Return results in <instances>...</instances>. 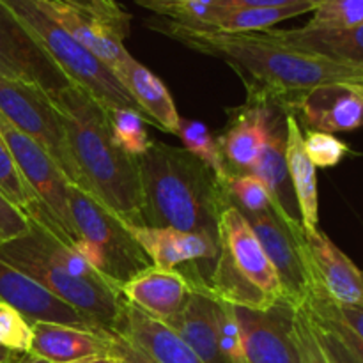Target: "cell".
Segmentation results:
<instances>
[{
    "mask_svg": "<svg viewBox=\"0 0 363 363\" xmlns=\"http://www.w3.org/2000/svg\"><path fill=\"white\" fill-rule=\"evenodd\" d=\"M303 145L308 160L315 169H332L342 162L346 156L353 155L346 142L339 140L335 135L323 131L307 130L303 133Z\"/></svg>",
    "mask_w": 363,
    "mask_h": 363,
    "instance_id": "obj_35",
    "label": "cell"
},
{
    "mask_svg": "<svg viewBox=\"0 0 363 363\" xmlns=\"http://www.w3.org/2000/svg\"><path fill=\"white\" fill-rule=\"evenodd\" d=\"M112 332L126 335L158 363H204L172 328L144 314L126 300L123 303L119 323Z\"/></svg>",
    "mask_w": 363,
    "mask_h": 363,
    "instance_id": "obj_23",
    "label": "cell"
},
{
    "mask_svg": "<svg viewBox=\"0 0 363 363\" xmlns=\"http://www.w3.org/2000/svg\"><path fill=\"white\" fill-rule=\"evenodd\" d=\"M144 225L172 227L218 241L220 216L229 208L225 183L186 149L152 140L137 158Z\"/></svg>",
    "mask_w": 363,
    "mask_h": 363,
    "instance_id": "obj_3",
    "label": "cell"
},
{
    "mask_svg": "<svg viewBox=\"0 0 363 363\" xmlns=\"http://www.w3.org/2000/svg\"><path fill=\"white\" fill-rule=\"evenodd\" d=\"M357 87H358V91H360L362 94H363V85H357Z\"/></svg>",
    "mask_w": 363,
    "mask_h": 363,
    "instance_id": "obj_45",
    "label": "cell"
},
{
    "mask_svg": "<svg viewBox=\"0 0 363 363\" xmlns=\"http://www.w3.org/2000/svg\"><path fill=\"white\" fill-rule=\"evenodd\" d=\"M275 105L248 101L230 113L229 126L218 138L229 174H250L266 144Z\"/></svg>",
    "mask_w": 363,
    "mask_h": 363,
    "instance_id": "obj_19",
    "label": "cell"
},
{
    "mask_svg": "<svg viewBox=\"0 0 363 363\" xmlns=\"http://www.w3.org/2000/svg\"><path fill=\"white\" fill-rule=\"evenodd\" d=\"M67 199L80 236L73 248L96 272L121 287L151 268V261L131 236L128 223L80 186L67 184Z\"/></svg>",
    "mask_w": 363,
    "mask_h": 363,
    "instance_id": "obj_6",
    "label": "cell"
},
{
    "mask_svg": "<svg viewBox=\"0 0 363 363\" xmlns=\"http://www.w3.org/2000/svg\"><path fill=\"white\" fill-rule=\"evenodd\" d=\"M2 2L38 39L39 45L69 78L71 84L84 89L108 112L116 108H128L142 116L138 105L133 101L126 87L121 84L116 73L73 35L67 34L45 11L39 9L34 0H2Z\"/></svg>",
    "mask_w": 363,
    "mask_h": 363,
    "instance_id": "obj_5",
    "label": "cell"
},
{
    "mask_svg": "<svg viewBox=\"0 0 363 363\" xmlns=\"http://www.w3.org/2000/svg\"><path fill=\"white\" fill-rule=\"evenodd\" d=\"M229 202L236 206L245 216L272 211L273 202L268 190L254 174H229L225 179Z\"/></svg>",
    "mask_w": 363,
    "mask_h": 363,
    "instance_id": "obj_31",
    "label": "cell"
},
{
    "mask_svg": "<svg viewBox=\"0 0 363 363\" xmlns=\"http://www.w3.org/2000/svg\"><path fill=\"white\" fill-rule=\"evenodd\" d=\"M84 190L128 225H144L138 162L113 142L108 110L77 85L52 96Z\"/></svg>",
    "mask_w": 363,
    "mask_h": 363,
    "instance_id": "obj_2",
    "label": "cell"
},
{
    "mask_svg": "<svg viewBox=\"0 0 363 363\" xmlns=\"http://www.w3.org/2000/svg\"><path fill=\"white\" fill-rule=\"evenodd\" d=\"M363 23V0H321L308 28H350Z\"/></svg>",
    "mask_w": 363,
    "mask_h": 363,
    "instance_id": "obj_33",
    "label": "cell"
},
{
    "mask_svg": "<svg viewBox=\"0 0 363 363\" xmlns=\"http://www.w3.org/2000/svg\"><path fill=\"white\" fill-rule=\"evenodd\" d=\"M18 358V353H14V351L7 350V347H4L2 344H0V363H14Z\"/></svg>",
    "mask_w": 363,
    "mask_h": 363,
    "instance_id": "obj_42",
    "label": "cell"
},
{
    "mask_svg": "<svg viewBox=\"0 0 363 363\" xmlns=\"http://www.w3.org/2000/svg\"><path fill=\"white\" fill-rule=\"evenodd\" d=\"M216 300V333L218 346L227 363H247L243 351L240 323L236 318V307L227 301Z\"/></svg>",
    "mask_w": 363,
    "mask_h": 363,
    "instance_id": "obj_34",
    "label": "cell"
},
{
    "mask_svg": "<svg viewBox=\"0 0 363 363\" xmlns=\"http://www.w3.org/2000/svg\"><path fill=\"white\" fill-rule=\"evenodd\" d=\"M305 307H307L314 315L333 319V321L340 323V325L346 326L347 330H351L358 339L363 340V308L335 303V301L326 298L321 291L314 289V287L308 289Z\"/></svg>",
    "mask_w": 363,
    "mask_h": 363,
    "instance_id": "obj_36",
    "label": "cell"
},
{
    "mask_svg": "<svg viewBox=\"0 0 363 363\" xmlns=\"http://www.w3.org/2000/svg\"><path fill=\"white\" fill-rule=\"evenodd\" d=\"M106 357L112 358L116 363H158L138 344L117 332H110V346Z\"/></svg>",
    "mask_w": 363,
    "mask_h": 363,
    "instance_id": "obj_40",
    "label": "cell"
},
{
    "mask_svg": "<svg viewBox=\"0 0 363 363\" xmlns=\"http://www.w3.org/2000/svg\"><path fill=\"white\" fill-rule=\"evenodd\" d=\"M119 291L128 303L169 325L181 314L194 286L179 269L151 266L123 284Z\"/></svg>",
    "mask_w": 363,
    "mask_h": 363,
    "instance_id": "obj_16",
    "label": "cell"
},
{
    "mask_svg": "<svg viewBox=\"0 0 363 363\" xmlns=\"http://www.w3.org/2000/svg\"><path fill=\"white\" fill-rule=\"evenodd\" d=\"M220 257L240 279L261 291L273 305L286 301L282 284L243 213L230 204L223 209L218 225Z\"/></svg>",
    "mask_w": 363,
    "mask_h": 363,
    "instance_id": "obj_10",
    "label": "cell"
},
{
    "mask_svg": "<svg viewBox=\"0 0 363 363\" xmlns=\"http://www.w3.org/2000/svg\"><path fill=\"white\" fill-rule=\"evenodd\" d=\"M0 301L20 312L30 325L55 323V325L77 326L84 330H96V332L99 330L80 312L64 303L41 284L4 259H0Z\"/></svg>",
    "mask_w": 363,
    "mask_h": 363,
    "instance_id": "obj_14",
    "label": "cell"
},
{
    "mask_svg": "<svg viewBox=\"0 0 363 363\" xmlns=\"http://www.w3.org/2000/svg\"><path fill=\"white\" fill-rule=\"evenodd\" d=\"M167 326L172 328L204 363H227L218 346L215 296L194 287L181 314Z\"/></svg>",
    "mask_w": 363,
    "mask_h": 363,
    "instance_id": "obj_26",
    "label": "cell"
},
{
    "mask_svg": "<svg viewBox=\"0 0 363 363\" xmlns=\"http://www.w3.org/2000/svg\"><path fill=\"white\" fill-rule=\"evenodd\" d=\"M0 137L43 209V225L69 245L80 241L67 199V177L48 152L0 116Z\"/></svg>",
    "mask_w": 363,
    "mask_h": 363,
    "instance_id": "obj_7",
    "label": "cell"
},
{
    "mask_svg": "<svg viewBox=\"0 0 363 363\" xmlns=\"http://www.w3.org/2000/svg\"><path fill=\"white\" fill-rule=\"evenodd\" d=\"M78 363H116V362L108 357H103V358H92V360H85V362H78Z\"/></svg>",
    "mask_w": 363,
    "mask_h": 363,
    "instance_id": "obj_44",
    "label": "cell"
},
{
    "mask_svg": "<svg viewBox=\"0 0 363 363\" xmlns=\"http://www.w3.org/2000/svg\"><path fill=\"white\" fill-rule=\"evenodd\" d=\"M308 266V289H318L332 301L363 308V272L323 230L305 233L301 240Z\"/></svg>",
    "mask_w": 363,
    "mask_h": 363,
    "instance_id": "obj_12",
    "label": "cell"
},
{
    "mask_svg": "<svg viewBox=\"0 0 363 363\" xmlns=\"http://www.w3.org/2000/svg\"><path fill=\"white\" fill-rule=\"evenodd\" d=\"M128 229L156 268L176 269V266L188 262L211 264L213 268L218 259V241L206 234L186 233L172 227L128 225Z\"/></svg>",
    "mask_w": 363,
    "mask_h": 363,
    "instance_id": "obj_17",
    "label": "cell"
},
{
    "mask_svg": "<svg viewBox=\"0 0 363 363\" xmlns=\"http://www.w3.org/2000/svg\"><path fill=\"white\" fill-rule=\"evenodd\" d=\"M286 137L287 170H289L294 194H296L301 225L305 233H314L319 229L318 174L305 152L303 130H301L298 116L294 113H286Z\"/></svg>",
    "mask_w": 363,
    "mask_h": 363,
    "instance_id": "obj_25",
    "label": "cell"
},
{
    "mask_svg": "<svg viewBox=\"0 0 363 363\" xmlns=\"http://www.w3.org/2000/svg\"><path fill=\"white\" fill-rule=\"evenodd\" d=\"M0 344L14 353L25 354L32 346V325L4 301H0Z\"/></svg>",
    "mask_w": 363,
    "mask_h": 363,
    "instance_id": "obj_37",
    "label": "cell"
},
{
    "mask_svg": "<svg viewBox=\"0 0 363 363\" xmlns=\"http://www.w3.org/2000/svg\"><path fill=\"white\" fill-rule=\"evenodd\" d=\"M0 77L41 89L50 98L73 85L38 39L0 0Z\"/></svg>",
    "mask_w": 363,
    "mask_h": 363,
    "instance_id": "obj_9",
    "label": "cell"
},
{
    "mask_svg": "<svg viewBox=\"0 0 363 363\" xmlns=\"http://www.w3.org/2000/svg\"><path fill=\"white\" fill-rule=\"evenodd\" d=\"M116 77L130 92L147 123H155L163 131L177 135L181 117L177 113L176 103L165 84L151 69L133 57H128L117 67Z\"/></svg>",
    "mask_w": 363,
    "mask_h": 363,
    "instance_id": "obj_24",
    "label": "cell"
},
{
    "mask_svg": "<svg viewBox=\"0 0 363 363\" xmlns=\"http://www.w3.org/2000/svg\"><path fill=\"white\" fill-rule=\"evenodd\" d=\"M110 126H112L113 142L123 149L126 155L138 158L149 151L152 140L149 138L145 123L147 121L138 112L128 108H116L108 112Z\"/></svg>",
    "mask_w": 363,
    "mask_h": 363,
    "instance_id": "obj_30",
    "label": "cell"
},
{
    "mask_svg": "<svg viewBox=\"0 0 363 363\" xmlns=\"http://www.w3.org/2000/svg\"><path fill=\"white\" fill-rule=\"evenodd\" d=\"M110 332L84 330L55 323L32 325V346L28 354L50 363H78L108 354Z\"/></svg>",
    "mask_w": 363,
    "mask_h": 363,
    "instance_id": "obj_21",
    "label": "cell"
},
{
    "mask_svg": "<svg viewBox=\"0 0 363 363\" xmlns=\"http://www.w3.org/2000/svg\"><path fill=\"white\" fill-rule=\"evenodd\" d=\"M0 194L13 202L16 208H20L28 218L35 222H43V209L39 206L38 199L28 188L27 181L21 176L13 155L7 149L6 142L0 137Z\"/></svg>",
    "mask_w": 363,
    "mask_h": 363,
    "instance_id": "obj_28",
    "label": "cell"
},
{
    "mask_svg": "<svg viewBox=\"0 0 363 363\" xmlns=\"http://www.w3.org/2000/svg\"><path fill=\"white\" fill-rule=\"evenodd\" d=\"M177 135L183 140L184 149L188 152H191L197 160H201L206 167H209L222 183H225L227 176H229V170H227L225 162H223L218 138L213 137L208 126L204 123H201V121L183 119L181 117Z\"/></svg>",
    "mask_w": 363,
    "mask_h": 363,
    "instance_id": "obj_27",
    "label": "cell"
},
{
    "mask_svg": "<svg viewBox=\"0 0 363 363\" xmlns=\"http://www.w3.org/2000/svg\"><path fill=\"white\" fill-rule=\"evenodd\" d=\"M262 34L287 48L325 57L363 71V23L350 28H268Z\"/></svg>",
    "mask_w": 363,
    "mask_h": 363,
    "instance_id": "obj_22",
    "label": "cell"
},
{
    "mask_svg": "<svg viewBox=\"0 0 363 363\" xmlns=\"http://www.w3.org/2000/svg\"><path fill=\"white\" fill-rule=\"evenodd\" d=\"M245 218L248 220L266 255L272 261L282 284L287 303H305L311 282H308L307 259L301 247L305 234L303 227H291L273 209L261 215H247Z\"/></svg>",
    "mask_w": 363,
    "mask_h": 363,
    "instance_id": "obj_11",
    "label": "cell"
},
{
    "mask_svg": "<svg viewBox=\"0 0 363 363\" xmlns=\"http://www.w3.org/2000/svg\"><path fill=\"white\" fill-rule=\"evenodd\" d=\"M291 312L293 305L287 301L268 311L236 307L247 363H301L291 337Z\"/></svg>",
    "mask_w": 363,
    "mask_h": 363,
    "instance_id": "obj_13",
    "label": "cell"
},
{
    "mask_svg": "<svg viewBox=\"0 0 363 363\" xmlns=\"http://www.w3.org/2000/svg\"><path fill=\"white\" fill-rule=\"evenodd\" d=\"M18 363H50V362L45 360V358L34 357V354H27V358H23V360Z\"/></svg>",
    "mask_w": 363,
    "mask_h": 363,
    "instance_id": "obj_43",
    "label": "cell"
},
{
    "mask_svg": "<svg viewBox=\"0 0 363 363\" xmlns=\"http://www.w3.org/2000/svg\"><path fill=\"white\" fill-rule=\"evenodd\" d=\"M321 0H215L216 7H241V9H269V7L319 6Z\"/></svg>",
    "mask_w": 363,
    "mask_h": 363,
    "instance_id": "obj_41",
    "label": "cell"
},
{
    "mask_svg": "<svg viewBox=\"0 0 363 363\" xmlns=\"http://www.w3.org/2000/svg\"><path fill=\"white\" fill-rule=\"evenodd\" d=\"M286 142V113L275 106L269 121L268 138L250 174L259 177L266 186L272 197L273 211L291 227H303L296 194L287 170Z\"/></svg>",
    "mask_w": 363,
    "mask_h": 363,
    "instance_id": "obj_18",
    "label": "cell"
},
{
    "mask_svg": "<svg viewBox=\"0 0 363 363\" xmlns=\"http://www.w3.org/2000/svg\"><path fill=\"white\" fill-rule=\"evenodd\" d=\"M291 337L300 353L301 363H339L323 342L314 319L305 303L293 305L291 312Z\"/></svg>",
    "mask_w": 363,
    "mask_h": 363,
    "instance_id": "obj_29",
    "label": "cell"
},
{
    "mask_svg": "<svg viewBox=\"0 0 363 363\" xmlns=\"http://www.w3.org/2000/svg\"><path fill=\"white\" fill-rule=\"evenodd\" d=\"M323 133H347L363 126V94L357 85L328 84L294 99L291 112Z\"/></svg>",
    "mask_w": 363,
    "mask_h": 363,
    "instance_id": "obj_15",
    "label": "cell"
},
{
    "mask_svg": "<svg viewBox=\"0 0 363 363\" xmlns=\"http://www.w3.org/2000/svg\"><path fill=\"white\" fill-rule=\"evenodd\" d=\"M34 2L67 34L73 35L89 52L103 60L113 73L128 57H131L123 43L126 35L121 34L108 21L57 0H34Z\"/></svg>",
    "mask_w": 363,
    "mask_h": 363,
    "instance_id": "obj_20",
    "label": "cell"
},
{
    "mask_svg": "<svg viewBox=\"0 0 363 363\" xmlns=\"http://www.w3.org/2000/svg\"><path fill=\"white\" fill-rule=\"evenodd\" d=\"M151 28L195 52L227 62L243 80L248 101L275 105L284 113L291 112L298 96L319 85H363L362 69L287 48L268 39L262 32L227 34L199 30L169 20L155 21Z\"/></svg>",
    "mask_w": 363,
    "mask_h": 363,
    "instance_id": "obj_1",
    "label": "cell"
},
{
    "mask_svg": "<svg viewBox=\"0 0 363 363\" xmlns=\"http://www.w3.org/2000/svg\"><path fill=\"white\" fill-rule=\"evenodd\" d=\"M0 259L41 284L96 328L116 330L124 303L119 287L43 223L30 218L27 234L0 245Z\"/></svg>",
    "mask_w": 363,
    "mask_h": 363,
    "instance_id": "obj_4",
    "label": "cell"
},
{
    "mask_svg": "<svg viewBox=\"0 0 363 363\" xmlns=\"http://www.w3.org/2000/svg\"><path fill=\"white\" fill-rule=\"evenodd\" d=\"M0 116L41 145L59 165L69 184L84 190L82 176L71 156L66 130L48 94L32 85L0 77Z\"/></svg>",
    "mask_w": 363,
    "mask_h": 363,
    "instance_id": "obj_8",
    "label": "cell"
},
{
    "mask_svg": "<svg viewBox=\"0 0 363 363\" xmlns=\"http://www.w3.org/2000/svg\"><path fill=\"white\" fill-rule=\"evenodd\" d=\"M57 2L67 4V6H73L77 9L101 18V20L113 25L121 34L128 35V32H130V13L124 7H121L117 0H57Z\"/></svg>",
    "mask_w": 363,
    "mask_h": 363,
    "instance_id": "obj_38",
    "label": "cell"
},
{
    "mask_svg": "<svg viewBox=\"0 0 363 363\" xmlns=\"http://www.w3.org/2000/svg\"><path fill=\"white\" fill-rule=\"evenodd\" d=\"M308 311V308H307ZM311 318L314 319L315 326L319 330L323 342L330 350V353L335 357L339 363H363V340L358 339L351 330L333 319L319 318L308 311Z\"/></svg>",
    "mask_w": 363,
    "mask_h": 363,
    "instance_id": "obj_32",
    "label": "cell"
},
{
    "mask_svg": "<svg viewBox=\"0 0 363 363\" xmlns=\"http://www.w3.org/2000/svg\"><path fill=\"white\" fill-rule=\"evenodd\" d=\"M28 227H30V218L0 194V245H6L27 234Z\"/></svg>",
    "mask_w": 363,
    "mask_h": 363,
    "instance_id": "obj_39",
    "label": "cell"
}]
</instances>
